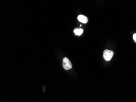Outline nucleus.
I'll return each instance as SVG.
<instances>
[{"instance_id": "f257e3e1", "label": "nucleus", "mask_w": 136, "mask_h": 102, "mask_svg": "<svg viewBox=\"0 0 136 102\" xmlns=\"http://www.w3.org/2000/svg\"><path fill=\"white\" fill-rule=\"evenodd\" d=\"M114 55L113 51L111 50H105L103 51V58L105 61H109L112 59Z\"/></svg>"}, {"instance_id": "f03ea898", "label": "nucleus", "mask_w": 136, "mask_h": 102, "mask_svg": "<svg viewBox=\"0 0 136 102\" xmlns=\"http://www.w3.org/2000/svg\"><path fill=\"white\" fill-rule=\"evenodd\" d=\"M63 65L64 69L66 70L71 69L72 68V64L67 57H64L63 59Z\"/></svg>"}, {"instance_id": "7ed1b4c3", "label": "nucleus", "mask_w": 136, "mask_h": 102, "mask_svg": "<svg viewBox=\"0 0 136 102\" xmlns=\"http://www.w3.org/2000/svg\"><path fill=\"white\" fill-rule=\"evenodd\" d=\"M78 19L79 22H80L86 24V23H88V18L86 16L83 15H80L78 16Z\"/></svg>"}, {"instance_id": "20e7f679", "label": "nucleus", "mask_w": 136, "mask_h": 102, "mask_svg": "<svg viewBox=\"0 0 136 102\" xmlns=\"http://www.w3.org/2000/svg\"><path fill=\"white\" fill-rule=\"evenodd\" d=\"M74 32L75 33L76 35L80 36L83 32V29L81 28H78V29L76 28L74 30Z\"/></svg>"}, {"instance_id": "39448f33", "label": "nucleus", "mask_w": 136, "mask_h": 102, "mask_svg": "<svg viewBox=\"0 0 136 102\" xmlns=\"http://www.w3.org/2000/svg\"><path fill=\"white\" fill-rule=\"evenodd\" d=\"M133 38L134 41L136 43V33H135L133 35Z\"/></svg>"}]
</instances>
